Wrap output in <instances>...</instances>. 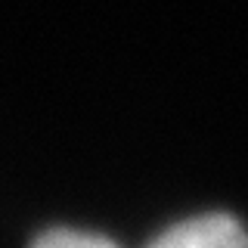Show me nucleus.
<instances>
[{"instance_id":"nucleus-1","label":"nucleus","mask_w":248,"mask_h":248,"mask_svg":"<svg viewBox=\"0 0 248 248\" xmlns=\"http://www.w3.org/2000/svg\"><path fill=\"white\" fill-rule=\"evenodd\" d=\"M149 248H248L242 223L227 214H205L174 223Z\"/></svg>"},{"instance_id":"nucleus-2","label":"nucleus","mask_w":248,"mask_h":248,"mask_svg":"<svg viewBox=\"0 0 248 248\" xmlns=\"http://www.w3.org/2000/svg\"><path fill=\"white\" fill-rule=\"evenodd\" d=\"M31 248H115L108 239L96 232H81V230H46L37 236Z\"/></svg>"}]
</instances>
